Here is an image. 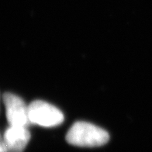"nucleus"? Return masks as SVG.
<instances>
[{
	"instance_id": "obj_1",
	"label": "nucleus",
	"mask_w": 152,
	"mask_h": 152,
	"mask_svg": "<svg viewBox=\"0 0 152 152\" xmlns=\"http://www.w3.org/2000/svg\"><path fill=\"white\" fill-rule=\"evenodd\" d=\"M110 134L104 129L85 121L75 123L66 134L68 144L81 148H97L107 144Z\"/></svg>"
},
{
	"instance_id": "obj_2",
	"label": "nucleus",
	"mask_w": 152,
	"mask_h": 152,
	"mask_svg": "<svg viewBox=\"0 0 152 152\" xmlns=\"http://www.w3.org/2000/svg\"><path fill=\"white\" fill-rule=\"evenodd\" d=\"M30 124L43 127H54L63 123L64 115L59 109L43 100H35L28 106Z\"/></svg>"
},
{
	"instance_id": "obj_3",
	"label": "nucleus",
	"mask_w": 152,
	"mask_h": 152,
	"mask_svg": "<svg viewBox=\"0 0 152 152\" xmlns=\"http://www.w3.org/2000/svg\"><path fill=\"white\" fill-rule=\"evenodd\" d=\"M3 102L10 126H28L30 125L28 106L23 99L12 93L6 92L3 95Z\"/></svg>"
},
{
	"instance_id": "obj_4",
	"label": "nucleus",
	"mask_w": 152,
	"mask_h": 152,
	"mask_svg": "<svg viewBox=\"0 0 152 152\" xmlns=\"http://www.w3.org/2000/svg\"><path fill=\"white\" fill-rule=\"evenodd\" d=\"M30 137L27 126H10L3 134L7 152H23Z\"/></svg>"
},
{
	"instance_id": "obj_5",
	"label": "nucleus",
	"mask_w": 152,
	"mask_h": 152,
	"mask_svg": "<svg viewBox=\"0 0 152 152\" xmlns=\"http://www.w3.org/2000/svg\"><path fill=\"white\" fill-rule=\"evenodd\" d=\"M0 152H7L3 135H2L1 134H0Z\"/></svg>"
}]
</instances>
